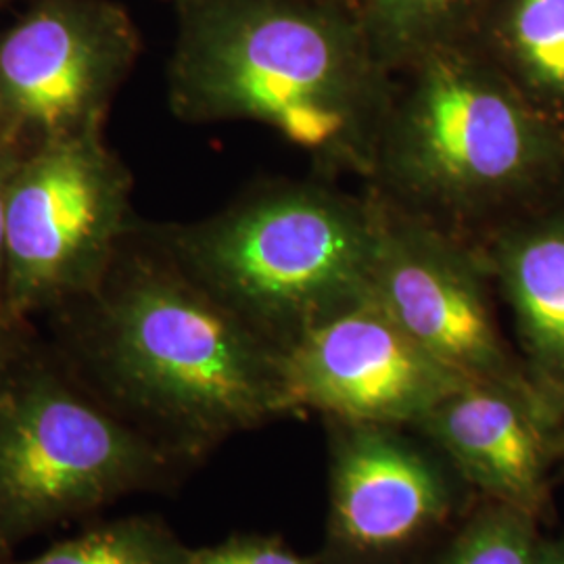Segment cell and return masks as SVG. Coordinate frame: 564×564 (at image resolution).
Wrapping results in <instances>:
<instances>
[{"label": "cell", "mask_w": 564, "mask_h": 564, "mask_svg": "<svg viewBox=\"0 0 564 564\" xmlns=\"http://www.w3.org/2000/svg\"><path fill=\"white\" fill-rule=\"evenodd\" d=\"M167 105L272 128L326 174L370 178L395 76L343 0H178Z\"/></svg>", "instance_id": "7a4b0ae2"}, {"label": "cell", "mask_w": 564, "mask_h": 564, "mask_svg": "<svg viewBox=\"0 0 564 564\" xmlns=\"http://www.w3.org/2000/svg\"><path fill=\"white\" fill-rule=\"evenodd\" d=\"M538 524L519 508L481 498L433 564H529Z\"/></svg>", "instance_id": "2e32d148"}, {"label": "cell", "mask_w": 564, "mask_h": 564, "mask_svg": "<svg viewBox=\"0 0 564 564\" xmlns=\"http://www.w3.org/2000/svg\"><path fill=\"white\" fill-rule=\"evenodd\" d=\"M470 44L564 123V0H489Z\"/></svg>", "instance_id": "4fadbf2b"}, {"label": "cell", "mask_w": 564, "mask_h": 564, "mask_svg": "<svg viewBox=\"0 0 564 564\" xmlns=\"http://www.w3.org/2000/svg\"><path fill=\"white\" fill-rule=\"evenodd\" d=\"M9 2H13V0H0V9H2V7H7Z\"/></svg>", "instance_id": "603a6c76"}, {"label": "cell", "mask_w": 564, "mask_h": 564, "mask_svg": "<svg viewBox=\"0 0 564 564\" xmlns=\"http://www.w3.org/2000/svg\"><path fill=\"white\" fill-rule=\"evenodd\" d=\"M188 550L162 519L132 514L93 524L34 558L0 564H186Z\"/></svg>", "instance_id": "9a60e30c"}, {"label": "cell", "mask_w": 564, "mask_h": 564, "mask_svg": "<svg viewBox=\"0 0 564 564\" xmlns=\"http://www.w3.org/2000/svg\"><path fill=\"white\" fill-rule=\"evenodd\" d=\"M139 55L118 0H28L0 30V128L28 151L105 130Z\"/></svg>", "instance_id": "ba28073f"}, {"label": "cell", "mask_w": 564, "mask_h": 564, "mask_svg": "<svg viewBox=\"0 0 564 564\" xmlns=\"http://www.w3.org/2000/svg\"><path fill=\"white\" fill-rule=\"evenodd\" d=\"M178 2V0H176ZM343 2H347V4H351L354 7V11H356V0H343Z\"/></svg>", "instance_id": "7402d4cb"}, {"label": "cell", "mask_w": 564, "mask_h": 564, "mask_svg": "<svg viewBox=\"0 0 564 564\" xmlns=\"http://www.w3.org/2000/svg\"><path fill=\"white\" fill-rule=\"evenodd\" d=\"M412 431L481 498L542 521L550 506V466L561 458V435L529 398L500 384L466 381Z\"/></svg>", "instance_id": "8fae6325"}, {"label": "cell", "mask_w": 564, "mask_h": 564, "mask_svg": "<svg viewBox=\"0 0 564 564\" xmlns=\"http://www.w3.org/2000/svg\"><path fill=\"white\" fill-rule=\"evenodd\" d=\"M186 466L126 423L34 323L0 362V561L25 540L167 489Z\"/></svg>", "instance_id": "5b68a950"}, {"label": "cell", "mask_w": 564, "mask_h": 564, "mask_svg": "<svg viewBox=\"0 0 564 564\" xmlns=\"http://www.w3.org/2000/svg\"><path fill=\"white\" fill-rule=\"evenodd\" d=\"M13 330H15V324H0V362H2V358L9 349V345H11Z\"/></svg>", "instance_id": "ffe728a7"}, {"label": "cell", "mask_w": 564, "mask_h": 564, "mask_svg": "<svg viewBox=\"0 0 564 564\" xmlns=\"http://www.w3.org/2000/svg\"><path fill=\"white\" fill-rule=\"evenodd\" d=\"M132 188L105 130L44 142L21 160L7 203V324L34 323L97 286L139 220Z\"/></svg>", "instance_id": "8992f818"}, {"label": "cell", "mask_w": 564, "mask_h": 564, "mask_svg": "<svg viewBox=\"0 0 564 564\" xmlns=\"http://www.w3.org/2000/svg\"><path fill=\"white\" fill-rule=\"evenodd\" d=\"M508 305L517 356L545 423L564 433V193L473 239Z\"/></svg>", "instance_id": "7c38bea8"}, {"label": "cell", "mask_w": 564, "mask_h": 564, "mask_svg": "<svg viewBox=\"0 0 564 564\" xmlns=\"http://www.w3.org/2000/svg\"><path fill=\"white\" fill-rule=\"evenodd\" d=\"M366 191L375 207L370 297L466 381L500 384L535 403L519 356L500 330L496 291L477 247Z\"/></svg>", "instance_id": "52a82bcc"}, {"label": "cell", "mask_w": 564, "mask_h": 564, "mask_svg": "<svg viewBox=\"0 0 564 564\" xmlns=\"http://www.w3.org/2000/svg\"><path fill=\"white\" fill-rule=\"evenodd\" d=\"M30 151L15 137H11L4 128H0V324L4 318V230H7V203L11 182L20 167L21 160Z\"/></svg>", "instance_id": "ac0fdd59"}, {"label": "cell", "mask_w": 564, "mask_h": 564, "mask_svg": "<svg viewBox=\"0 0 564 564\" xmlns=\"http://www.w3.org/2000/svg\"><path fill=\"white\" fill-rule=\"evenodd\" d=\"M155 228L186 272L279 351L370 295L368 191L262 182L202 220Z\"/></svg>", "instance_id": "277c9868"}, {"label": "cell", "mask_w": 564, "mask_h": 564, "mask_svg": "<svg viewBox=\"0 0 564 564\" xmlns=\"http://www.w3.org/2000/svg\"><path fill=\"white\" fill-rule=\"evenodd\" d=\"M489 0H356L372 55L400 74L424 55L470 44Z\"/></svg>", "instance_id": "5bb4252c"}, {"label": "cell", "mask_w": 564, "mask_h": 564, "mask_svg": "<svg viewBox=\"0 0 564 564\" xmlns=\"http://www.w3.org/2000/svg\"><path fill=\"white\" fill-rule=\"evenodd\" d=\"M368 188L466 241L564 193V123L473 44L395 74Z\"/></svg>", "instance_id": "3957f363"}, {"label": "cell", "mask_w": 564, "mask_h": 564, "mask_svg": "<svg viewBox=\"0 0 564 564\" xmlns=\"http://www.w3.org/2000/svg\"><path fill=\"white\" fill-rule=\"evenodd\" d=\"M561 458H564V433L563 437H561Z\"/></svg>", "instance_id": "44dd1931"}, {"label": "cell", "mask_w": 564, "mask_h": 564, "mask_svg": "<svg viewBox=\"0 0 564 564\" xmlns=\"http://www.w3.org/2000/svg\"><path fill=\"white\" fill-rule=\"evenodd\" d=\"M44 321L102 402L184 466L293 414L282 351L193 279L141 218L97 286Z\"/></svg>", "instance_id": "6da1fadb"}, {"label": "cell", "mask_w": 564, "mask_h": 564, "mask_svg": "<svg viewBox=\"0 0 564 564\" xmlns=\"http://www.w3.org/2000/svg\"><path fill=\"white\" fill-rule=\"evenodd\" d=\"M330 429L328 564H395L452 521L456 489L444 456L403 426L339 423Z\"/></svg>", "instance_id": "30bf717a"}, {"label": "cell", "mask_w": 564, "mask_h": 564, "mask_svg": "<svg viewBox=\"0 0 564 564\" xmlns=\"http://www.w3.org/2000/svg\"><path fill=\"white\" fill-rule=\"evenodd\" d=\"M293 414L414 429L466 383L426 354L370 295L316 324L282 351Z\"/></svg>", "instance_id": "9c48e42d"}, {"label": "cell", "mask_w": 564, "mask_h": 564, "mask_svg": "<svg viewBox=\"0 0 564 564\" xmlns=\"http://www.w3.org/2000/svg\"><path fill=\"white\" fill-rule=\"evenodd\" d=\"M529 564H564V533L550 540L540 538Z\"/></svg>", "instance_id": "d6986e66"}, {"label": "cell", "mask_w": 564, "mask_h": 564, "mask_svg": "<svg viewBox=\"0 0 564 564\" xmlns=\"http://www.w3.org/2000/svg\"><path fill=\"white\" fill-rule=\"evenodd\" d=\"M186 564H328L302 556L270 535H230L224 542L191 547Z\"/></svg>", "instance_id": "e0dca14e"}]
</instances>
